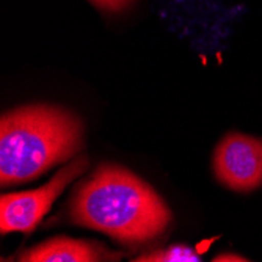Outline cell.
Instances as JSON below:
<instances>
[{"instance_id": "277c9868", "label": "cell", "mask_w": 262, "mask_h": 262, "mask_svg": "<svg viewBox=\"0 0 262 262\" xmlns=\"http://www.w3.org/2000/svg\"><path fill=\"white\" fill-rule=\"evenodd\" d=\"M213 173L220 184L234 192H253L262 187V141L232 132L213 152Z\"/></svg>"}, {"instance_id": "5b68a950", "label": "cell", "mask_w": 262, "mask_h": 262, "mask_svg": "<svg viewBox=\"0 0 262 262\" xmlns=\"http://www.w3.org/2000/svg\"><path fill=\"white\" fill-rule=\"evenodd\" d=\"M121 253L107 250L104 245L88 241L54 237L19 256L22 262H101L118 260Z\"/></svg>"}, {"instance_id": "ba28073f", "label": "cell", "mask_w": 262, "mask_h": 262, "mask_svg": "<svg viewBox=\"0 0 262 262\" xmlns=\"http://www.w3.org/2000/svg\"><path fill=\"white\" fill-rule=\"evenodd\" d=\"M215 262H219V260H247L245 257H242V256H237V254H231V253H228V254H220V256H215V259H213Z\"/></svg>"}, {"instance_id": "52a82bcc", "label": "cell", "mask_w": 262, "mask_h": 262, "mask_svg": "<svg viewBox=\"0 0 262 262\" xmlns=\"http://www.w3.org/2000/svg\"><path fill=\"white\" fill-rule=\"evenodd\" d=\"M91 2L96 7L108 10V11H120L130 2V0H91Z\"/></svg>"}, {"instance_id": "7a4b0ae2", "label": "cell", "mask_w": 262, "mask_h": 262, "mask_svg": "<svg viewBox=\"0 0 262 262\" xmlns=\"http://www.w3.org/2000/svg\"><path fill=\"white\" fill-rule=\"evenodd\" d=\"M82 146L83 124L64 108L30 105L5 113L0 121L2 187L36 179Z\"/></svg>"}, {"instance_id": "6da1fadb", "label": "cell", "mask_w": 262, "mask_h": 262, "mask_svg": "<svg viewBox=\"0 0 262 262\" xmlns=\"http://www.w3.org/2000/svg\"><path fill=\"white\" fill-rule=\"evenodd\" d=\"M69 215L76 225L137 245L162 235L171 212L160 195L123 166L104 163L76 188Z\"/></svg>"}, {"instance_id": "3957f363", "label": "cell", "mask_w": 262, "mask_h": 262, "mask_svg": "<svg viewBox=\"0 0 262 262\" xmlns=\"http://www.w3.org/2000/svg\"><path fill=\"white\" fill-rule=\"evenodd\" d=\"M88 168V159L79 157L61 168L46 185L20 193H8L0 198V231L8 232H33L54 201L63 190L83 174Z\"/></svg>"}, {"instance_id": "8992f818", "label": "cell", "mask_w": 262, "mask_h": 262, "mask_svg": "<svg viewBox=\"0 0 262 262\" xmlns=\"http://www.w3.org/2000/svg\"><path fill=\"white\" fill-rule=\"evenodd\" d=\"M137 262H200L201 256L188 245H170L163 250L145 253L135 259Z\"/></svg>"}]
</instances>
